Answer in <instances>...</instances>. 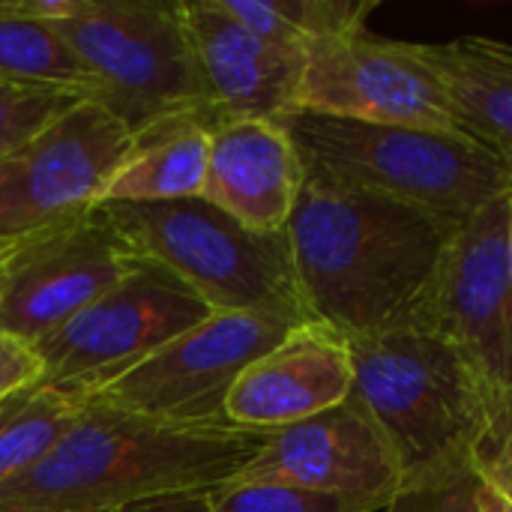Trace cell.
Returning a JSON list of instances; mask_svg holds the SVG:
<instances>
[{"label":"cell","mask_w":512,"mask_h":512,"mask_svg":"<svg viewBox=\"0 0 512 512\" xmlns=\"http://www.w3.org/2000/svg\"><path fill=\"white\" fill-rule=\"evenodd\" d=\"M459 228L420 207L306 177L285 234L309 318L345 339L411 324Z\"/></svg>","instance_id":"1"},{"label":"cell","mask_w":512,"mask_h":512,"mask_svg":"<svg viewBox=\"0 0 512 512\" xmlns=\"http://www.w3.org/2000/svg\"><path fill=\"white\" fill-rule=\"evenodd\" d=\"M267 432L159 423L87 399L63 441L27 474L0 486V507L111 512L147 498L210 492L237 477Z\"/></svg>","instance_id":"2"},{"label":"cell","mask_w":512,"mask_h":512,"mask_svg":"<svg viewBox=\"0 0 512 512\" xmlns=\"http://www.w3.org/2000/svg\"><path fill=\"white\" fill-rule=\"evenodd\" d=\"M348 348L351 396L390 444L402 489L471 471L492 399L474 363L450 339L420 324L348 339Z\"/></svg>","instance_id":"3"},{"label":"cell","mask_w":512,"mask_h":512,"mask_svg":"<svg viewBox=\"0 0 512 512\" xmlns=\"http://www.w3.org/2000/svg\"><path fill=\"white\" fill-rule=\"evenodd\" d=\"M306 177L375 192L465 225L510 195L504 159L468 132L360 123L315 111L282 117Z\"/></svg>","instance_id":"4"},{"label":"cell","mask_w":512,"mask_h":512,"mask_svg":"<svg viewBox=\"0 0 512 512\" xmlns=\"http://www.w3.org/2000/svg\"><path fill=\"white\" fill-rule=\"evenodd\" d=\"M129 246L183 279L213 312H264L312 321L285 231L240 225L210 201L99 204Z\"/></svg>","instance_id":"5"},{"label":"cell","mask_w":512,"mask_h":512,"mask_svg":"<svg viewBox=\"0 0 512 512\" xmlns=\"http://www.w3.org/2000/svg\"><path fill=\"white\" fill-rule=\"evenodd\" d=\"M54 27L87 75L84 99L102 105L132 138L174 117L216 126L180 3L72 0Z\"/></svg>","instance_id":"6"},{"label":"cell","mask_w":512,"mask_h":512,"mask_svg":"<svg viewBox=\"0 0 512 512\" xmlns=\"http://www.w3.org/2000/svg\"><path fill=\"white\" fill-rule=\"evenodd\" d=\"M213 309L171 270L141 258L111 291L39 339L42 381L93 399L153 351L192 330Z\"/></svg>","instance_id":"7"},{"label":"cell","mask_w":512,"mask_h":512,"mask_svg":"<svg viewBox=\"0 0 512 512\" xmlns=\"http://www.w3.org/2000/svg\"><path fill=\"white\" fill-rule=\"evenodd\" d=\"M294 327L300 324L264 312H213L93 399L174 426H231L225 414L231 387Z\"/></svg>","instance_id":"8"},{"label":"cell","mask_w":512,"mask_h":512,"mask_svg":"<svg viewBox=\"0 0 512 512\" xmlns=\"http://www.w3.org/2000/svg\"><path fill=\"white\" fill-rule=\"evenodd\" d=\"M132 132L81 99L54 123L0 156V246L96 210Z\"/></svg>","instance_id":"9"},{"label":"cell","mask_w":512,"mask_h":512,"mask_svg":"<svg viewBox=\"0 0 512 512\" xmlns=\"http://www.w3.org/2000/svg\"><path fill=\"white\" fill-rule=\"evenodd\" d=\"M141 255L102 207L0 246V330L36 345L135 270Z\"/></svg>","instance_id":"10"},{"label":"cell","mask_w":512,"mask_h":512,"mask_svg":"<svg viewBox=\"0 0 512 512\" xmlns=\"http://www.w3.org/2000/svg\"><path fill=\"white\" fill-rule=\"evenodd\" d=\"M294 111L459 132L456 108L414 42L366 30L312 42ZM465 132V129H462Z\"/></svg>","instance_id":"11"},{"label":"cell","mask_w":512,"mask_h":512,"mask_svg":"<svg viewBox=\"0 0 512 512\" xmlns=\"http://www.w3.org/2000/svg\"><path fill=\"white\" fill-rule=\"evenodd\" d=\"M510 195L480 210L450 240L435 282L411 324L450 339L492 390L512 387V279L507 258Z\"/></svg>","instance_id":"12"},{"label":"cell","mask_w":512,"mask_h":512,"mask_svg":"<svg viewBox=\"0 0 512 512\" xmlns=\"http://www.w3.org/2000/svg\"><path fill=\"white\" fill-rule=\"evenodd\" d=\"M237 477L360 498H393L402 489L390 444L354 396L297 426L267 432Z\"/></svg>","instance_id":"13"},{"label":"cell","mask_w":512,"mask_h":512,"mask_svg":"<svg viewBox=\"0 0 512 512\" xmlns=\"http://www.w3.org/2000/svg\"><path fill=\"white\" fill-rule=\"evenodd\" d=\"M180 15L216 123L282 120L297 108L306 51L261 39L222 0H186Z\"/></svg>","instance_id":"14"},{"label":"cell","mask_w":512,"mask_h":512,"mask_svg":"<svg viewBox=\"0 0 512 512\" xmlns=\"http://www.w3.org/2000/svg\"><path fill=\"white\" fill-rule=\"evenodd\" d=\"M351 387L348 339L318 321H306L237 378L225 414L237 429L279 432L342 405Z\"/></svg>","instance_id":"15"},{"label":"cell","mask_w":512,"mask_h":512,"mask_svg":"<svg viewBox=\"0 0 512 512\" xmlns=\"http://www.w3.org/2000/svg\"><path fill=\"white\" fill-rule=\"evenodd\" d=\"M306 171L282 120H222L210 129L201 198L264 234L288 228Z\"/></svg>","instance_id":"16"},{"label":"cell","mask_w":512,"mask_h":512,"mask_svg":"<svg viewBox=\"0 0 512 512\" xmlns=\"http://www.w3.org/2000/svg\"><path fill=\"white\" fill-rule=\"evenodd\" d=\"M444 84L459 126L495 150H512V45L492 36L414 42Z\"/></svg>","instance_id":"17"},{"label":"cell","mask_w":512,"mask_h":512,"mask_svg":"<svg viewBox=\"0 0 512 512\" xmlns=\"http://www.w3.org/2000/svg\"><path fill=\"white\" fill-rule=\"evenodd\" d=\"M210 123L174 117L132 138V150L111 177L102 204H159L198 198L207 177Z\"/></svg>","instance_id":"18"},{"label":"cell","mask_w":512,"mask_h":512,"mask_svg":"<svg viewBox=\"0 0 512 512\" xmlns=\"http://www.w3.org/2000/svg\"><path fill=\"white\" fill-rule=\"evenodd\" d=\"M72 0H0V81L87 96V75L54 27Z\"/></svg>","instance_id":"19"},{"label":"cell","mask_w":512,"mask_h":512,"mask_svg":"<svg viewBox=\"0 0 512 512\" xmlns=\"http://www.w3.org/2000/svg\"><path fill=\"white\" fill-rule=\"evenodd\" d=\"M87 399L36 381L0 402V486L36 468L69 432Z\"/></svg>","instance_id":"20"},{"label":"cell","mask_w":512,"mask_h":512,"mask_svg":"<svg viewBox=\"0 0 512 512\" xmlns=\"http://www.w3.org/2000/svg\"><path fill=\"white\" fill-rule=\"evenodd\" d=\"M225 9L261 39L306 51L312 42L369 27L378 0H222Z\"/></svg>","instance_id":"21"},{"label":"cell","mask_w":512,"mask_h":512,"mask_svg":"<svg viewBox=\"0 0 512 512\" xmlns=\"http://www.w3.org/2000/svg\"><path fill=\"white\" fill-rule=\"evenodd\" d=\"M213 512H375L384 510L390 498H360V495H336L303 489L276 480H240L207 492Z\"/></svg>","instance_id":"22"},{"label":"cell","mask_w":512,"mask_h":512,"mask_svg":"<svg viewBox=\"0 0 512 512\" xmlns=\"http://www.w3.org/2000/svg\"><path fill=\"white\" fill-rule=\"evenodd\" d=\"M84 96L54 87H27L0 81V156L54 123Z\"/></svg>","instance_id":"23"},{"label":"cell","mask_w":512,"mask_h":512,"mask_svg":"<svg viewBox=\"0 0 512 512\" xmlns=\"http://www.w3.org/2000/svg\"><path fill=\"white\" fill-rule=\"evenodd\" d=\"M474 477L512 498V387L492 390L486 426L471 456Z\"/></svg>","instance_id":"24"},{"label":"cell","mask_w":512,"mask_h":512,"mask_svg":"<svg viewBox=\"0 0 512 512\" xmlns=\"http://www.w3.org/2000/svg\"><path fill=\"white\" fill-rule=\"evenodd\" d=\"M477 489L480 480L474 477V471H465L438 483L399 489L384 512H480Z\"/></svg>","instance_id":"25"},{"label":"cell","mask_w":512,"mask_h":512,"mask_svg":"<svg viewBox=\"0 0 512 512\" xmlns=\"http://www.w3.org/2000/svg\"><path fill=\"white\" fill-rule=\"evenodd\" d=\"M42 381V360L24 339L0 330V402Z\"/></svg>","instance_id":"26"},{"label":"cell","mask_w":512,"mask_h":512,"mask_svg":"<svg viewBox=\"0 0 512 512\" xmlns=\"http://www.w3.org/2000/svg\"><path fill=\"white\" fill-rule=\"evenodd\" d=\"M111 512H213L207 492H177V495H162V498H147L129 507Z\"/></svg>","instance_id":"27"},{"label":"cell","mask_w":512,"mask_h":512,"mask_svg":"<svg viewBox=\"0 0 512 512\" xmlns=\"http://www.w3.org/2000/svg\"><path fill=\"white\" fill-rule=\"evenodd\" d=\"M477 504H480V512H512V498L483 486V483L477 489Z\"/></svg>","instance_id":"28"},{"label":"cell","mask_w":512,"mask_h":512,"mask_svg":"<svg viewBox=\"0 0 512 512\" xmlns=\"http://www.w3.org/2000/svg\"><path fill=\"white\" fill-rule=\"evenodd\" d=\"M507 258H510V279H512V192H510V222H507Z\"/></svg>","instance_id":"29"},{"label":"cell","mask_w":512,"mask_h":512,"mask_svg":"<svg viewBox=\"0 0 512 512\" xmlns=\"http://www.w3.org/2000/svg\"><path fill=\"white\" fill-rule=\"evenodd\" d=\"M501 159H504V168H507V180H510V192H512V150H498Z\"/></svg>","instance_id":"30"},{"label":"cell","mask_w":512,"mask_h":512,"mask_svg":"<svg viewBox=\"0 0 512 512\" xmlns=\"http://www.w3.org/2000/svg\"><path fill=\"white\" fill-rule=\"evenodd\" d=\"M0 512H57V510H27V507H24V510H18V507H0Z\"/></svg>","instance_id":"31"}]
</instances>
